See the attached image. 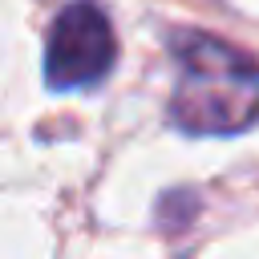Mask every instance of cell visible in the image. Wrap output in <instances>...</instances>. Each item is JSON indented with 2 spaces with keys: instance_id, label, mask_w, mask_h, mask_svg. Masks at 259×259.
<instances>
[{
  "instance_id": "7a4b0ae2",
  "label": "cell",
  "mask_w": 259,
  "mask_h": 259,
  "mask_svg": "<svg viewBox=\"0 0 259 259\" xmlns=\"http://www.w3.org/2000/svg\"><path fill=\"white\" fill-rule=\"evenodd\" d=\"M117 61V36L101 4L73 0L53 16L45 45V81L53 89H89L109 77Z\"/></svg>"
},
{
  "instance_id": "6da1fadb",
  "label": "cell",
  "mask_w": 259,
  "mask_h": 259,
  "mask_svg": "<svg viewBox=\"0 0 259 259\" xmlns=\"http://www.w3.org/2000/svg\"><path fill=\"white\" fill-rule=\"evenodd\" d=\"M170 121L182 134H243L259 117V61L210 32H182L174 40Z\"/></svg>"
}]
</instances>
